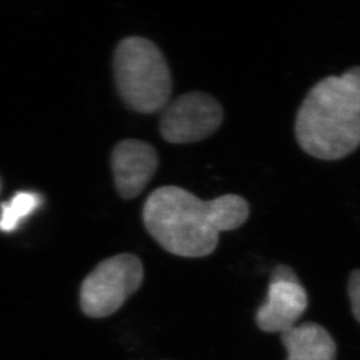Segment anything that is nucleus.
<instances>
[{"label":"nucleus","mask_w":360,"mask_h":360,"mask_svg":"<svg viewBox=\"0 0 360 360\" xmlns=\"http://www.w3.org/2000/svg\"><path fill=\"white\" fill-rule=\"evenodd\" d=\"M223 108L214 96L193 91L177 97L162 110L160 133L167 143H191L207 139L223 122Z\"/></svg>","instance_id":"obj_5"},{"label":"nucleus","mask_w":360,"mask_h":360,"mask_svg":"<svg viewBox=\"0 0 360 360\" xmlns=\"http://www.w3.org/2000/svg\"><path fill=\"white\" fill-rule=\"evenodd\" d=\"M300 147L310 157L335 161L360 146V67L328 76L310 89L295 120Z\"/></svg>","instance_id":"obj_2"},{"label":"nucleus","mask_w":360,"mask_h":360,"mask_svg":"<svg viewBox=\"0 0 360 360\" xmlns=\"http://www.w3.org/2000/svg\"><path fill=\"white\" fill-rule=\"evenodd\" d=\"M143 278V262L136 255L122 253L103 260L82 281V313L91 319L111 316L139 290Z\"/></svg>","instance_id":"obj_4"},{"label":"nucleus","mask_w":360,"mask_h":360,"mask_svg":"<svg viewBox=\"0 0 360 360\" xmlns=\"http://www.w3.org/2000/svg\"><path fill=\"white\" fill-rule=\"evenodd\" d=\"M40 203V196L34 193H30V191L17 193L8 202L1 204L0 231H14L22 219L34 212Z\"/></svg>","instance_id":"obj_9"},{"label":"nucleus","mask_w":360,"mask_h":360,"mask_svg":"<svg viewBox=\"0 0 360 360\" xmlns=\"http://www.w3.org/2000/svg\"><path fill=\"white\" fill-rule=\"evenodd\" d=\"M113 69L120 97L131 109L154 113L166 108L173 81L157 44L140 37L124 39L115 53Z\"/></svg>","instance_id":"obj_3"},{"label":"nucleus","mask_w":360,"mask_h":360,"mask_svg":"<svg viewBox=\"0 0 360 360\" xmlns=\"http://www.w3.org/2000/svg\"><path fill=\"white\" fill-rule=\"evenodd\" d=\"M307 308L308 294L295 271L278 265L273 269L265 302L255 314V322L265 333L281 335L296 326Z\"/></svg>","instance_id":"obj_6"},{"label":"nucleus","mask_w":360,"mask_h":360,"mask_svg":"<svg viewBox=\"0 0 360 360\" xmlns=\"http://www.w3.org/2000/svg\"><path fill=\"white\" fill-rule=\"evenodd\" d=\"M111 166L117 191L131 200L143 193L157 172V150L141 140H122L113 148Z\"/></svg>","instance_id":"obj_7"},{"label":"nucleus","mask_w":360,"mask_h":360,"mask_svg":"<svg viewBox=\"0 0 360 360\" xmlns=\"http://www.w3.org/2000/svg\"><path fill=\"white\" fill-rule=\"evenodd\" d=\"M287 360H336V342L324 326L314 322L295 326L281 333Z\"/></svg>","instance_id":"obj_8"},{"label":"nucleus","mask_w":360,"mask_h":360,"mask_svg":"<svg viewBox=\"0 0 360 360\" xmlns=\"http://www.w3.org/2000/svg\"><path fill=\"white\" fill-rule=\"evenodd\" d=\"M250 207L239 195L203 200L191 191L165 186L148 196L143 224L167 252L184 258H202L217 248L219 233L240 228Z\"/></svg>","instance_id":"obj_1"},{"label":"nucleus","mask_w":360,"mask_h":360,"mask_svg":"<svg viewBox=\"0 0 360 360\" xmlns=\"http://www.w3.org/2000/svg\"><path fill=\"white\" fill-rule=\"evenodd\" d=\"M347 295L351 303V311L360 324V269L351 273L347 282Z\"/></svg>","instance_id":"obj_10"}]
</instances>
